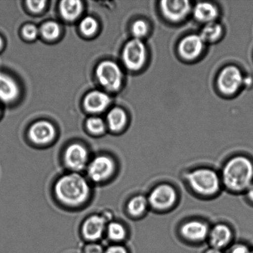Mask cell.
<instances>
[{
  "mask_svg": "<svg viewBox=\"0 0 253 253\" xmlns=\"http://www.w3.org/2000/svg\"><path fill=\"white\" fill-rule=\"evenodd\" d=\"M91 189L87 181L76 172L61 176L54 185V194L59 202L68 207L83 205L90 197Z\"/></svg>",
  "mask_w": 253,
  "mask_h": 253,
  "instance_id": "6da1fadb",
  "label": "cell"
},
{
  "mask_svg": "<svg viewBox=\"0 0 253 253\" xmlns=\"http://www.w3.org/2000/svg\"><path fill=\"white\" fill-rule=\"evenodd\" d=\"M222 181L231 192H245L253 183V161L242 155L230 159L223 168Z\"/></svg>",
  "mask_w": 253,
  "mask_h": 253,
  "instance_id": "7a4b0ae2",
  "label": "cell"
},
{
  "mask_svg": "<svg viewBox=\"0 0 253 253\" xmlns=\"http://www.w3.org/2000/svg\"><path fill=\"white\" fill-rule=\"evenodd\" d=\"M188 184L195 192L203 195H212L219 192L220 179L214 170L200 168L187 175Z\"/></svg>",
  "mask_w": 253,
  "mask_h": 253,
  "instance_id": "3957f363",
  "label": "cell"
},
{
  "mask_svg": "<svg viewBox=\"0 0 253 253\" xmlns=\"http://www.w3.org/2000/svg\"><path fill=\"white\" fill-rule=\"evenodd\" d=\"M99 83L110 91L118 90L123 82V74L120 67L110 61L99 64L96 71Z\"/></svg>",
  "mask_w": 253,
  "mask_h": 253,
  "instance_id": "277c9868",
  "label": "cell"
},
{
  "mask_svg": "<svg viewBox=\"0 0 253 253\" xmlns=\"http://www.w3.org/2000/svg\"><path fill=\"white\" fill-rule=\"evenodd\" d=\"M88 177L92 182L102 183L113 175L115 170V164L107 156H98L93 159L86 167Z\"/></svg>",
  "mask_w": 253,
  "mask_h": 253,
  "instance_id": "5b68a950",
  "label": "cell"
},
{
  "mask_svg": "<svg viewBox=\"0 0 253 253\" xmlns=\"http://www.w3.org/2000/svg\"><path fill=\"white\" fill-rule=\"evenodd\" d=\"M146 56L145 44L140 39H134L129 41L124 49L123 61L130 70H140L145 63Z\"/></svg>",
  "mask_w": 253,
  "mask_h": 253,
  "instance_id": "8992f818",
  "label": "cell"
},
{
  "mask_svg": "<svg viewBox=\"0 0 253 253\" xmlns=\"http://www.w3.org/2000/svg\"><path fill=\"white\" fill-rule=\"evenodd\" d=\"M177 193L172 186L161 184L153 188L147 198L154 209L165 210L172 207L177 200Z\"/></svg>",
  "mask_w": 253,
  "mask_h": 253,
  "instance_id": "52a82bcc",
  "label": "cell"
},
{
  "mask_svg": "<svg viewBox=\"0 0 253 253\" xmlns=\"http://www.w3.org/2000/svg\"><path fill=\"white\" fill-rule=\"evenodd\" d=\"M63 158L66 167L73 172L78 173L87 167L88 152L81 144L69 145L64 151Z\"/></svg>",
  "mask_w": 253,
  "mask_h": 253,
  "instance_id": "ba28073f",
  "label": "cell"
},
{
  "mask_svg": "<svg viewBox=\"0 0 253 253\" xmlns=\"http://www.w3.org/2000/svg\"><path fill=\"white\" fill-rule=\"evenodd\" d=\"M244 78L240 69L230 66L225 68L219 74L217 85L219 90L225 95L236 93L242 85Z\"/></svg>",
  "mask_w": 253,
  "mask_h": 253,
  "instance_id": "9c48e42d",
  "label": "cell"
},
{
  "mask_svg": "<svg viewBox=\"0 0 253 253\" xmlns=\"http://www.w3.org/2000/svg\"><path fill=\"white\" fill-rule=\"evenodd\" d=\"M160 7L164 16L172 22L182 21L191 9L190 2L186 0H165L161 2Z\"/></svg>",
  "mask_w": 253,
  "mask_h": 253,
  "instance_id": "30bf717a",
  "label": "cell"
},
{
  "mask_svg": "<svg viewBox=\"0 0 253 253\" xmlns=\"http://www.w3.org/2000/svg\"><path fill=\"white\" fill-rule=\"evenodd\" d=\"M106 220L103 215H93L85 220L82 228L84 238L88 241L95 242L102 237L105 230Z\"/></svg>",
  "mask_w": 253,
  "mask_h": 253,
  "instance_id": "8fae6325",
  "label": "cell"
},
{
  "mask_svg": "<svg viewBox=\"0 0 253 253\" xmlns=\"http://www.w3.org/2000/svg\"><path fill=\"white\" fill-rule=\"evenodd\" d=\"M204 41L197 35L185 37L180 42L178 52L182 58L186 60H193L202 53Z\"/></svg>",
  "mask_w": 253,
  "mask_h": 253,
  "instance_id": "7c38bea8",
  "label": "cell"
},
{
  "mask_svg": "<svg viewBox=\"0 0 253 253\" xmlns=\"http://www.w3.org/2000/svg\"><path fill=\"white\" fill-rule=\"evenodd\" d=\"M29 136L32 142L37 145H45L53 140L55 136V129L51 123L40 121L31 126Z\"/></svg>",
  "mask_w": 253,
  "mask_h": 253,
  "instance_id": "4fadbf2b",
  "label": "cell"
},
{
  "mask_svg": "<svg viewBox=\"0 0 253 253\" xmlns=\"http://www.w3.org/2000/svg\"><path fill=\"white\" fill-rule=\"evenodd\" d=\"M180 231L185 239L195 242L203 241L210 234L208 225L197 220L185 223L181 227Z\"/></svg>",
  "mask_w": 253,
  "mask_h": 253,
  "instance_id": "5bb4252c",
  "label": "cell"
},
{
  "mask_svg": "<svg viewBox=\"0 0 253 253\" xmlns=\"http://www.w3.org/2000/svg\"><path fill=\"white\" fill-rule=\"evenodd\" d=\"M18 85L7 74L0 72V101L9 103L16 100L19 95Z\"/></svg>",
  "mask_w": 253,
  "mask_h": 253,
  "instance_id": "9a60e30c",
  "label": "cell"
},
{
  "mask_svg": "<svg viewBox=\"0 0 253 253\" xmlns=\"http://www.w3.org/2000/svg\"><path fill=\"white\" fill-rule=\"evenodd\" d=\"M232 237L231 229L227 225L222 224L215 225L209 234L210 244L212 247L220 250L227 246Z\"/></svg>",
  "mask_w": 253,
  "mask_h": 253,
  "instance_id": "2e32d148",
  "label": "cell"
},
{
  "mask_svg": "<svg viewBox=\"0 0 253 253\" xmlns=\"http://www.w3.org/2000/svg\"><path fill=\"white\" fill-rule=\"evenodd\" d=\"M110 98L107 94L100 91H93L88 93L84 100V106L91 113H100L110 105Z\"/></svg>",
  "mask_w": 253,
  "mask_h": 253,
  "instance_id": "e0dca14e",
  "label": "cell"
},
{
  "mask_svg": "<svg viewBox=\"0 0 253 253\" xmlns=\"http://www.w3.org/2000/svg\"><path fill=\"white\" fill-rule=\"evenodd\" d=\"M83 9V3L78 0H64L59 5V11L62 17L68 21H73L78 18Z\"/></svg>",
  "mask_w": 253,
  "mask_h": 253,
  "instance_id": "ac0fdd59",
  "label": "cell"
},
{
  "mask_svg": "<svg viewBox=\"0 0 253 253\" xmlns=\"http://www.w3.org/2000/svg\"><path fill=\"white\" fill-rule=\"evenodd\" d=\"M218 11L214 5L209 2H200L194 9V16L200 22L210 23L216 18Z\"/></svg>",
  "mask_w": 253,
  "mask_h": 253,
  "instance_id": "d6986e66",
  "label": "cell"
},
{
  "mask_svg": "<svg viewBox=\"0 0 253 253\" xmlns=\"http://www.w3.org/2000/svg\"><path fill=\"white\" fill-rule=\"evenodd\" d=\"M126 122V116L121 108L113 109L108 114V123L111 130L118 131L124 128Z\"/></svg>",
  "mask_w": 253,
  "mask_h": 253,
  "instance_id": "ffe728a7",
  "label": "cell"
},
{
  "mask_svg": "<svg viewBox=\"0 0 253 253\" xmlns=\"http://www.w3.org/2000/svg\"><path fill=\"white\" fill-rule=\"evenodd\" d=\"M148 205L147 198L143 195L135 196L129 201L127 211L131 216H140L146 211Z\"/></svg>",
  "mask_w": 253,
  "mask_h": 253,
  "instance_id": "44dd1931",
  "label": "cell"
},
{
  "mask_svg": "<svg viewBox=\"0 0 253 253\" xmlns=\"http://www.w3.org/2000/svg\"><path fill=\"white\" fill-rule=\"evenodd\" d=\"M222 33V26L219 24L212 22L203 27L200 36L204 42H213L219 39Z\"/></svg>",
  "mask_w": 253,
  "mask_h": 253,
  "instance_id": "7402d4cb",
  "label": "cell"
},
{
  "mask_svg": "<svg viewBox=\"0 0 253 253\" xmlns=\"http://www.w3.org/2000/svg\"><path fill=\"white\" fill-rule=\"evenodd\" d=\"M107 234L109 239L113 242L123 241L126 237V230L125 227L117 222H111L107 228Z\"/></svg>",
  "mask_w": 253,
  "mask_h": 253,
  "instance_id": "603a6c76",
  "label": "cell"
},
{
  "mask_svg": "<svg viewBox=\"0 0 253 253\" xmlns=\"http://www.w3.org/2000/svg\"><path fill=\"white\" fill-rule=\"evenodd\" d=\"M41 33L44 38L52 41L58 38L60 33V29L56 22H48L42 26Z\"/></svg>",
  "mask_w": 253,
  "mask_h": 253,
  "instance_id": "cb8c5ba5",
  "label": "cell"
},
{
  "mask_svg": "<svg viewBox=\"0 0 253 253\" xmlns=\"http://www.w3.org/2000/svg\"><path fill=\"white\" fill-rule=\"evenodd\" d=\"M80 28L85 36H91L95 33L98 28L97 22L91 17H86L82 21Z\"/></svg>",
  "mask_w": 253,
  "mask_h": 253,
  "instance_id": "d4e9b609",
  "label": "cell"
},
{
  "mask_svg": "<svg viewBox=\"0 0 253 253\" xmlns=\"http://www.w3.org/2000/svg\"><path fill=\"white\" fill-rule=\"evenodd\" d=\"M86 126L91 133L95 135H100L105 130V123L102 120L98 118H91L89 119L86 123Z\"/></svg>",
  "mask_w": 253,
  "mask_h": 253,
  "instance_id": "484cf974",
  "label": "cell"
},
{
  "mask_svg": "<svg viewBox=\"0 0 253 253\" xmlns=\"http://www.w3.org/2000/svg\"><path fill=\"white\" fill-rule=\"evenodd\" d=\"M131 31L135 39H140L146 36L148 32V26L143 20H138L134 22Z\"/></svg>",
  "mask_w": 253,
  "mask_h": 253,
  "instance_id": "4316f807",
  "label": "cell"
},
{
  "mask_svg": "<svg viewBox=\"0 0 253 253\" xmlns=\"http://www.w3.org/2000/svg\"><path fill=\"white\" fill-rule=\"evenodd\" d=\"M22 33L27 39L34 40L38 36L39 31L34 25L28 24L24 27Z\"/></svg>",
  "mask_w": 253,
  "mask_h": 253,
  "instance_id": "83f0119b",
  "label": "cell"
},
{
  "mask_svg": "<svg viewBox=\"0 0 253 253\" xmlns=\"http://www.w3.org/2000/svg\"><path fill=\"white\" fill-rule=\"evenodd\" d=\"M27 6L34 12H39L42 11L45 6V1H27Z\"/></svg>",
  "mask_w": 253,
  "mask_h": 253,
  "instance_id": "f1b7e54d",
  "label": "cell"
},
{
  "mask_svg": "<svg viewBox=\"0 0 253 253\" xmlns=\"http://www.w3.org/2000/svg\"><path fill=\"white\" fill-rule=\"evenodd\" d=\"M84 253H104V250L100 245L90 244L85 248Z\"/></svg>",
  "mask_w": 253,
  "mask_h": 253,
  "instance_id": "f546056e",
  "label": "cell"
},
{
  "mask_svg": "<svg viewBox=\"0 0 253 253\" xmlns=\"http://www.w3.org/2000/svg\"><path fill=\"white\" fill-rule=\"evenodd\" d=\"M104 253H128L125 247L120 245H113L108 247Z\"/></svg>",
  "mask_w": 253,
  "mask_h": 253,
  "instance_id": "4dcf8cb0",
  "label": "cell"
},
{
  "mask_svg": "<svg viewBox=\"0 0 253 253\" xmlns=\"http://www.w3.org/2000/svg\"><path fill=\"white\" fill-rule=\"evenodd\" d=\"M251 250L245 245H237L232 248L230 253H251Z\"/></svg>",
  "mask_w": 253,
  "mask_h": 253,
  "instance_id": "1f68e13d",
  "label": "cell"
},
{
  "mask_svg": "<svg viewBox=\"0 0 253 253\" xmlns=\"http://www.w3.org/2000/svg\"><path fill=\"white\" fill-rule=\"evenodd\" d=\"M245 193H246L248 200L253 204V183L247 188V190L245 191Z\"/></svg>",
  "mask_w": 253,
  "mask_h": 253,
  "instance_id": "d6a6232c",
  "label": "cell"
},
{
  "mask_svg": "<svg viewBox=\"0 0 253 253\" xmlns=\"http://www.w3.org/2000/svg\"><path fill=\"white\" fill-rule=\"evenodd\" d=\"M205 253H222L221 250L214 249V248H211L209 250H208Z\"/></svg>",
  "mask_w": 253,
  "mask_h": 253,
  "instance_id": "836d02e7",
  "label": "cell"
},
{
  "mask_svg": "<svg viewBox=\"0 0 253 253\" xmlns=\"http://www.w3.org/2000/svg\"><path fill=\"white\" fill-rule=\"evenodd\" d=\"M2 46H3V40H2L1 37L0 36V51H1Z\"/></svg>",
  "mask_w": 253,
  "mask_h": 253,
  "instance_id": "e575fe53",
  "label": "cell"
},
{
  "mask_svg": "<svg viewBox=\"0 0 253 253\" xmlns=\"http://www.w3.org/2000/svg\"><path fill=\"white\" fill-rule=\"evenodd\" d=\"M251 253H253V250H251Z\"/></svg>",
  "mask_w": 253,
  "mask_h": 253,
  "instance_id": "d590c367",
  "label": "cell"
},
{
  "mask_svg": "<svg viewBox=\"0 0 253 253\" xmlns=\"http://www.w3.org/2000/svg\"><path fill=\"white\" fill-rule=\"evenodd\" d=\"M0 114H1V110H0Z\"/></svg>",
  "mask_w": 253,
  "mask_h": 253,
  "instance_id": "8d00e7d4",
  "label": "cell"
}]
</instances>
